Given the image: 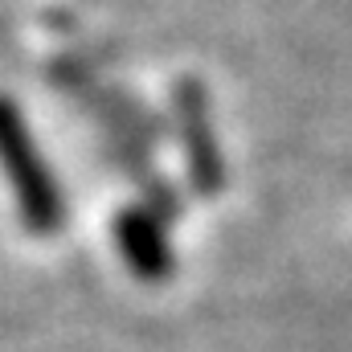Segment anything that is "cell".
<instances>
[{"label": "cell", "mask_w": 352, "mask_h": 352, "mask_svg": "<svg viewBox=\"0 0 352 352\" xmlns=\"http://www.w3.org/2000/svg\"><path fill=\"white\" fill-rule=\"evenodd\" d=\"M0 168L12 184V197L21 205V217L33 234H54L62 226V192L45 168L21 111L0 98Z\"/></svg>", "instance_id": "6da1fadb"}, {"label": "cell", "mask_w": 352, "mask_h": 352, "mask_svg": "<svg viewBox=\"0 0 352 352\" xmlns=\"http://www.w3.org/2000/svg\"><path fill=\"white\" fill-rule=\"evenodd\" d=\"M115 238L127 254V263L135 266V274L144 278H164L173 270V254H168V242H164V230L156 226V217L131 209V213H119V226H115Z\"/></svg>", "instance_id": "7a4b0ae2"}]
</instances>
